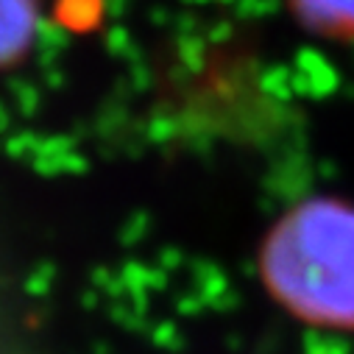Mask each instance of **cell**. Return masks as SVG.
I'll use <instances>...</instances> for the list:
<instances>
[{
    "mask_svg": "<svg viewBox=\"0 0 354 354\" xmlns=\"http://www.w3.org/2000/svg\"><path fill=\"white\" fill-rule=\"evenodd\" d=\"M257 271L271 299L324 332H354V204L313 196L265 234Z\"/></svg>",
    "mask_w": 354,
    "mask_h": 354,
    "instance_id": "cell-1",
    "label": "cell"
},
{
    "mask_svg": "<svg viewBox=\"0 0 354 354\" xmlns=\"http://www.w3.org/2000/svg\"><path fill=\"white\" fill-rule=\"evenodd\" d=\"M39 28V0H0V73L17 67Z\"/></svg>",
    "mask_w": 354,
    "mask_h": 354,
    "instance_id": "cell-2",
    "label": "cell"
},
{
    "mask_svg": "<svg viewBox=\"0 0 354 354\" xmlns=\"http://www.w3.org/2000/svg\"><path fill=\"white\" fill-rule=\"evenodd\" d=\"M301 28L324 39H354V0H288Z\"/></svg>",
    "mask_w": 354,
    "mask_h": 354,
    "instance_id": "cell-3",
    "label": "cell"
},
{
    "mask_svg": "<svg viewBox=\"0 0 354 354\" xmlns=\"http://www.w3.org/2000/svg\"><path fill=\"white\" fill-rule=\"evenodd\" d=\"M151 343L162 351H179L182 348V337H179V329H176V324L170 321H162V324H153L151 326Z\"/></svg>",
    "mask_w": 354,
    "mask_h": 354,
    "instance_id": "cell-4",
    "label": "cell"
}]
</instances>
